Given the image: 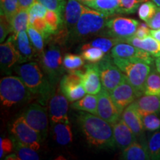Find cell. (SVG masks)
Here are the masks:
<instances>
[{
  "label": "cell",
  "mask_w": 160,
  "mask_h": 160,
  "mask_svg": "<svg viewBox=\"0 0 160 160\" xmlns=\"http://www.w3.org/2000/svg\"><path fill=\"white\" fill-rule=\"evenodd\" d=\"M111 56L113 58H123L132 61L143 62L150 65L154 63V57L151 53L127 42H120L115 45L111 51Z\"/></svg>",
  "instance_id": "cell-12"
},
{
  "label": "cell",
  "mask_w": 160,
  "mask_h": 160,
  "mask_svg": "<svg viewBox=\"0 0 160 160\" xmlns=\"http://www.w3.org/2000/svg\"><path fill=\"white\" fill-rule=\"evenodd\" d=\"M27 32L32 45H33V48L37 51L38 57H39L44 51V45H45L44 44V39H45L43 38L42 35L32 25H29Z\"/></svg>",
  "instance_id": "cell-36"
},
{
  "label": "cell",
  "mask_w": 160,
  "mask_h": 160,
  "mask_svg": "<svg viewBox=\"0 0 160 160\" xmlns=\"http://www.w3.org/2000/svg\"><path fill=\"white\" fill-rule=\"evenodd\" d=\"M32 94L19 77L7 76L0 81V100L2 105L10 108L28 102Z\"/></svg>",
  "instance_id": "cell-4"
},
{
  "label": "cell",
  "mask_w": 160,
  "mask_h": 160,
  "mask_svg": "<svg viewBox=\"0 0 160 160\" xmlns=\"http://www.w3.org/2000/svg\"><path fill=\"white\" fill-rule=\"evenodd\" d=\"M69 100L62 93L58 88L49 100L48 113L51 124L69 122L68 111L69 107Z\"/></svg>",
  "instance_id": "cell-13"
},
{
  "label": "cell",
  "mask_w": 160,
  "mask_h": 160,
  "mask_svg": "<svg viewBox=\"0 0 160 160\" xmlns=\"http://www.w3.org/2000/svg\"><path fill=\"white\" fill-rule=\"evenodd\" d=\"M45 19L53 32V35L57 33L65 26L63 16L51 10H48L45 16Z\"/></svg>",
  "instance_id": "cell-35"
},
{
  "label": "cell",
  "mask_w": 160,
  "mask_h": 160,
  "mask_svg": "<svg viewBox=\"0 0 160 160\" xmlns=\"http://www.w3.org/2000/svg\"><path fill=\"white\" fill-rule=\"evenodd\" d=\"M77 122L91 146L99 149H112L115 148L113 127L111 124L98 115L80 112Z\"/></svg>",
  "instance_id": "cell-1"
},
{
  "label": "cell",
  "mask_w": 160,
  "mask_h": 160,
  "mask_svg": "<svg viewBox=\"0 0 160 160\" xmlns=\"http://www.w3.org/2000/svg\"><path fill=\"white\" fill-rule=\"evenodd\" d=\"M82 57L73 53H66L63 57V65L68 73L81 70L85 65Z\"/></svg>",
  "instance_id": "cell-33"
},
{
  "label": "cell",
  "mask_w": 160,
  "mask_h": 160,
  "mask_svg": "<svg viewBox=\"0 0 160 160\" xmlns=\"http://www.w3.org/2000/svg\"><path fill=\"white\" fill-rule=\"evenodd\" d=\"M147 25L151 29L157 30L160 28V7H157L155 14L148 22Z\"/></svg>",
  "instance_id": "cell-46"
},
{
  "label": "cell",
  "mask_w": 160,
  "mask_h": 160,
  "mask_svg": "<svg viewBox=\"0 0 160 160\" xmlns=\"http://www.w3.org/2000/svg\"><path fill=\"white\" fill-rule=\"evenodd\" d=\"M139 25L137 20L118 17L108 19L106 23V28L100 37H109L122 40L133 37Z\"/></svg>",
  "instance_id": "cell-8"
},
{
  "label": "cell",
  "mask_w": 160,
  "mask_h": 160,
  "mask_svg": "<svg viewBox=\"0 0 160 160\" xmlns=\"http://www.w3.org/2000/svg\"><path fill=\"white\" fill-rule=\"evenodd\" d=\"M12 34L17 35L19 32L27 31L30 25L29 13L28 10L19 9L11 19Z\"/></svg>",
  "instance_id": "cell-28"
},
{
  "label": "cell",
  "mask_w": 160,
  "mask_h": 160,
  "mask_svg": "<svg viewBox=\"0 0 160 160\" xmlns=\"http://www.w3.org/2000/svg\"><path fill=\"white\" fill-rule=\"evenodd\" d=\"M98 116L113 125L122 117V113L113 103L108 91L105 88L97 94Z\"/></svg>",
  "instance_id": "cell-14"
},
{
  "label": "cell",
  "mask_w": 160,
  "mask_h": 160,
  "mask_svg": "<svg viewBox=\"0 0 160 160\" xmlns=\"http://www.w3.org/2000/svg\"><path fill=\"white\" fill-rule=\"evenodd\" d=\"M0 159H2L4 156L7 153H11L13 149V143L12 139H7V138H2L0 140Z\"/></svg>",
  "instance_id": "cell-44"
},
{
  "label": "cell",
  "mask_w": 160,
  "mask_h": 160,
  "mask_svg": "<svg viewBox=\"0 0 160 160\" xmlns=\"http://www.w3.org/2000/svg\"><path fill=\"white\" fill-rule=\"evenodd\" d=\"M120 42H123L122 40L117 39V38L109 37H99L92 40L90 42L87 43L88 45L92 47H96L101 49L105 53H108L112 48Z\"/></svg>",
  "instance_id": "cell-32"
},
{
  "label": "cell",
  "mask_w": 160,
  "mask_h": 160,
  "mask_svg": "<svg viewBox=\"0 0 160 160\" xmlns=\"http://www.w3.org/2000/svg\"><path fill=\"white\" fill-rule=\"evenodd\" d=\"M85 8V6L78 0H68L64 12V23L69 32L77 25Z\"/></svg>",
  "instance_id": "cell-22"
},
{
  "label": "cell",
  "mask_w": 160,
  "mask_h": 160,
  "mask_svg": "<svg viewBox=\"0 0 160 160\" xmlns=\"http://www.w3.org/2000/svg\"><path fill=\"white\" fill-rule=\"evenodd\" d=\"M38 1L45 6L48 10L57 12L64 17V12L66 6L65 0H38Z\"/></svg>",
  "instance_id": "cell-42"
},
{
  "label": "cell",
  "mask_w": 160,
  "mask_h": 160,
  "mask_svg": "<svg viewBox=\"0 0 160 160\" xmlns=\"http://www.w3.org/2000/svg\"><path fill=\"white\" fill-rule=\"evenodd\" d=\"M121 117L137 136L138 141L147 146V139L145 135L142 116L137 111L133 103H131L124 110Z\"/></svg>",
  "instance_id": "cell-16"
},
{
  "label": "cell",
  "mask_w": 160,
  "mask_h": 160,
  "mask_svg": "<svg viewBox=\"0 0 160 160\" xmlns=\"http://www.w3.org/2000/svg\"><path fill=\"white\" fill-rule=\"evenodd\" d=\"M148 0H119V14H131L138 11L140 5Z\"/></svg>",
  "instance_id": "cell-38"
},
{
  "label": "cell",
  "mask_w": 160,
  "mask_h": 160,
  "mask_svg": "<svg viewBox=\"0 0 160 160\" xmlns=\"http://www.w3.org/2000/svg\"><path fill=\"white\" fill-rule=\"evenodd\" d=\"M144 128L148 131H157L160 129V118L156 113L142 117Z\"/></svg>",
  "instance_id": "cell-41"
},
{
  "label": "cell",
  "mask_w": 160,
  "mask_h": 160,
  "mask_svg": "<svg viewBox=\"0 0 160 160\" xmlns=\"http://www.w3.org/2000/svg\"><path fill=\"white\" fill-rule=\"evenodd\" d=\"M109 17L100 12L85 8L82 15L74 28L69 32V39L72 41H80L93 36H101L106 28Z\"/></svg>",
  "instance_id": "cell-3"
},
{
  "label": "cell",
  "mask_w": 160,
  "mask_h": 160,
  "mask_svg": "<svg viewBox=\"0 0 160 160\" xmlns=\"http://www.w3.org/2000/svg\"><path fill=\"white\" fill-rule=\"evenodd\" d=\"M39 58L42 68L52 85L56 87L64 76L65 70L61 48L57 44H49Z\"/></svg>",
  "instance_id": "cell-6"
},
{
  "label": "cell",
  "mask_w": 160,
  "mask_h": 160,
  "mask_svg": "<svg viewBox=\"0 0 160 160\" xmlns=\"http://www.w3.org/2000/svg\"><path fill=\"white\" fill-rule=\"evenodd\" d=\"M110 95L121 113L128 106L139 97L137 91L128 80L113 89L110 93Z\"/></svg>",
  "instance_id": "cell-15"
},
{
  "label": "cell",
  "mask_w": 160,
  "mask_h": 160,
  "mask_svg": "<svg viewBox=\"0 0 160 160\" xmlns=\"http://www.w3.org/2000/svg\"><path fill=\"white\" fill-rule=\"evenodd\" d=\"M133 103L142 117L160 113V97L158 96L144 94L138 97Z\"/></svg>",
  "instance_id": "cell-21"
},
{
  "label": "cell",
  "mask_w": 160,
  "mask_h": 160,
  "mask_svg": "<svg viewBox=\"0 0 160 160\" xmlns=\"http://www.w3.org/2000/svg\"><path fill=\"white\" fill-rule=\"evenodd\" d=\"M121 159L125 160H148L151 159V158L147 146L137 141L123 150Z\"/></svg>",
  "instance_id": "cell-25"
},
{
  "label": "cell",
  "mask_w": 160,
  "mask_h": 160,
  "mask_svg": "<svg viewBox=\"0 0 160 160\" xmlns=\"http://www.w3.org/2000/svg\"><path fill=\"white\" fill-rule=\"evenodd\" d=\"M47 11V8L40 3L38 0H36L35 2L31 6L28 10L30 25H31L37 18H45Z\"/></svg>",
  "instance_id": "cell-40"
},
{
  "label": "cell",
  "mask_w": 160,
  "mask_h": 160,
  "mask_svg": "<svg viewBox=\"0 0 160 160\" xmlns=\"http://www.w3.org/2000/svg\"><path fill=\"white\" fill-rule=\"evenodd\" d=\"M147 149L151 159L160 160V131H156L149 136Z\"/></svg>",
  "instance_id": "cell-34"
},
{
  "label": "cell",
  "mask_w": 160,
  "mask_h": 160,
  "mask_svg": "<svg viewBox=\"0 0 160 160\" xmlns=\"http://www.w3.org/2000/svg\"><path fill=\"white\" fill-rule=\"evenodd\" d=\"M36 2V0H19V9L28 10V11L31 6Z\"/></svg>",
  "instance_id": "cell-47"
},
{
  "label": "cell",
  "mask_w": 160,
  "mask_h": 160,
  "mask_svg": "<svg viewBox=\"0 0 160 160\" xmlns=\"http://www.w3.org/2000/svg\"><path fill=\"white\" fill-rule=\"evenodd\" d=\"M11 132L13 137L25 145L35 151H39L43 139L39 133L31 128L22 116L15 120L11 126Z\"/></svg>",
  "instance_id": "cell-9"
},
{
  "label": "cell",
  "mask_w": 160,
  "mask_h": 160,
  "mask_svg": "<svg viewBox=\"0 0 160 160\" xmlns=\"http://www.w3.org/2000/svg\"><path fill=\"white\" fill-rule=\"evenodd\" d=\"M150 35H151L152 37H154L156 39H157L158 41L160 42V28L157 29V30L151 29V31H150Z\"/></svg>",
  "instance_id": "cell-48"
},
{
  "label": "cell",
  "mask_w": 160,
  "mask_h": 160,
  "mask_svg": "<svg viewBox=\"0 0 160 160\" xmlns=\"http://www.w3.org/2000/svg\"><path fill=\"white\" fill-rule=\"evenodd\" d=\"M97 65L99 68L102 88L109 93L120 84L128 80L122 71L113 62V57L111 54L105 56Z\"/></svg>",
  "instance_id": "cell-7"
},
{
  "label": "cell",
  "mask_w": 160,
  "mask_h": 160,
  "mask_svg": "<svg viewBox=\"0 0 160 160\" xmlns=\"http://www.w3.org/2000/svg\"><path fill=\"white\" fill-rule=\"evenodd\" d=\"M154 65H155V68L157 69V71L159 72V73L160 74V57L155 58Z\"/></svg>",
  "instance_id": "cell-49"
},
{
  "label": "cell",
  "mask_w": 160,
  "mask_h": 160,
  "mask_svg": "<svg viewBox=\"0 0 160 160\" xmlns=\"http://www.w3.org/2000/svg\"><path fill=\"white\" fill-rule=\"evenodd\" d=\"M113 61L127 77L128 81L134 88L139 97L143 95L146 79L151 71V65L139 61L113 58Z\"/></svg>",
  "instance_id": "cell-5"
},
{
  "label": "cell",
  "mask_w": 160,
  "mask_h": 160,
  "mask_svg": "<svg viewBox=\"0 0 160 160\" xmlns=\"http://www.w3.org/2000/svg\"><path fill=\"white\" fill-rule=\"evenodd\" d=\"M149 28H150L147 25V23H139V27H138L137 31H136L134 34V37L139 38L140 39H145V37H147L148 36L150 35L151 30Z\"/></svg>",
  "instance_id": "cell-45"
},
{
  "label": "cell",
  "mask_w": 160,
  "mask_h": 160,
  "mask_svg": "<svg viewBox=\"0 0 160 160\" xmlns=\"http://www.w3.org/2000/svg\"><path fill=\"white\" fill-rule=\"evenodd\" d=\"M157 7L158 6L152 1H146L142 3L138 9L139 19L147 23L155 14Z\"/></svg>",
  "instance_id": "cell-37"
},
{
  "label": "cell",
  "mask_w": 160,
  "mask_h": 160,
  "mask_svg": "<svg viewBox=\"0 0 160 160\" xmlns=\"http://www.w3.org/2000/svg\"><path fill=\"white\" fill-rule=\"evenodd\" d=\"M82 83L86 93L97 95L101 91L102 82L97 64H88L85 66V71L82 74Z\"/></svg>",
  "instance_id": "cell-20"
},
{
  "label": "cell",
  "mask_w": 160,
  "mask_h": 160,
  "mask_svg": "<svg viewBox=\"0 0 160 160\" xmlns=\"http://www.w3.org/2000/svg\"><path fill=\"white\" fill-rule=\"evenodd\" d=\"M153 2H154L158 7H160V0H151Z\"/></svg>",
  "instance_id": "cell-52"
},
{
  "label": "cell",
  "mask_w": 160,
  "mask_h": 160,
  "mask_svg": "<svg viewBox=\"0 0 160 160\" xmlns=\"http://www.w3.org/2000/svg\"><path fill=\"white\" fill-rule=\"evenodd\" d=\"M84 72L81 70L65 74L59 82V89L70 102L77 101L85 97L86 91L82 79Z\"/></svg>",
  "instance_id": "cell-10"
},
{
  "label": "cell",
  "mask_w": 160,
  "mask_h": 160,
  "mask_svg": "<svg viewBox=\"0 0 160 160\" xmlns=\"http://www.w3.org/2000/svg\"><path fill=\"white\" fill-rule=\"evenodd\" d=\"M14 68L18 77L21 78L29 91L39 97L40 104L44 106L47 105L56 91V87L50 82L40 64L28 62L19 64Z\"/></svg>",
  "instance_id": "cell-2"
},
{
  "label": "cell",
  "mask_w": 160,
  "mask_h": 160,
  "mask_svg": "<svg viewBox=\"0 0 160 160\" xmlns=\"http://www.w3.org/2000/svg\"><path fill=\"white\" fill-rule=\"evenodd\" d=\"M125 42L131 44L139 48L148 52L154 58L160 57V42L151 35L148 36L143 39H140L133 36L126 39Z\"/></svg>",
  "instance_id": "cell-23"
},
{
  "label": "cell",
  "mask_w": 160,
  "mask_h": 160,
  "mask_svg": "<svg viewBox=\"0 0 160 160\" xmlns=\"http://www.w3.org/2000/svg\"><path fill=\"white\" fill-rule=\"evenodd\" d=\"M78 1L80 2L85 4H85H87L88 2H90L93 1V0H78Z\"/></svg>",
  "instance_id": "cell-51"
},
{
  "label": "cell",
  "mask_w": 160,
  "mask_h": 160,
  "mask_svg": "<svg viewBox=\"0 0 160 160\" xmlns=\"http://www.w3.org/2000/svg\"><path fill=\"white\" fill-rule=\"evenodd\" d=\"M53 133L55 141L59 145H68L72 142L73 133L70 122H61L53 124Z\"/></svg>",
  "instance_id": "cell-24"
},
{
  "label": "cell",
  "mask_w": 160,
  "mask_h": 160,
  "mask_svg": "<svg viewBox=\"0 0 160 160\" xmlns=\"http://www.w3.org/2000/svg\"><path fill=\"white\" fill-rule=\"evenodd\" d=\"M113 131L115 147L122 151L127 148L131 144L138 141L137 136L134 134L129 126L125 122L122 117L115 124L112 125Z\"/></svg>",
  "instance_id": "cell-18"
},
{
  "label": "cell",
  "mask_w": 160,
  "mask_h": 160,
  "mask_svg": "<svg viewBox=\"0 0 160 160\" xmlns=\"http://www.w3.org/2000/svg\"><path fill=\"white\" fill-rule=\"evenodd\" d=\"M6 160H19V157L16 153H11V154L8 155L7 157L5 158Z\"/></svg>",
  "instance_id": "cell-50"
},
{
  "label": "cell",
  "mask_w": 160,
  "mask_h": 160,
  "mask_svg": "<svg viewBox=\"0 0 160 160\" xmlns=\"http://www.w3.org/2000/svg\"><path fill=\"white\" fill-rule=\"evenodd\" d=\"M22 117L27 123L41 134L43 140L48 134V115L42 104H32L24 112Z\"/></svg>",
  "instance_id": "cell-11"
},
{
  "label": "cell",
  "mask_w": 160,
  "mask_h": 160,
  "mask_svg": "<svg viewBox=\"0 0 160 160\" xmlns=\"http://www.w3.org/2000/svg\"><path fill=\"white\" fill-rule=\"evenodd\" d=\"M11 38L19 54V64L28 62L31 61L34 57H38L37 51L32 45L26 31L19 32L17 35L12 34Z\"/></svg>",
  "instance_id": "cell-17"
},
{
  "label": "cell",
  "mask_w": 160,
  "mask_h": 160,
  "mask_svg": "<svg viewBox=\"0 0 160 160\" xmlns=\"http://www.w3.org/2000/svg\"><path fill=\"white\" fill-rule=\"evenodd\" d=\"M12 141L13 143V149L15 153L19 157V160H39V156L37 151L25 145V144L12 136Z\"/></svg>",
  "instance_id": "cell-29"
},
{
  "label": "cell",
  "mask_w": 160,
  "mask_h": 160,
  "mask_svg": "<svg viewBox=\"0 0 160 160\" xmlns=\"http://www.w3.org/2000/svg\"><path fill=\"white\" fill-rule=\"evenodd\" d=\"M81 56L86 62L90 64H97L105 57V53L101 49L96 47H92L87 43L80 48Z\"/></svg>",
  "instance_id": "cell-31"
},
{
  "label": "cell",
  "mask_w": 160,
  "mask_h": 160,
  "mask_svg": "<svg viewBox=\"0 0 160 160\" xmlns=\"http://www.w3.org/2000/svg\"><path fill=\"white\" fill-rule=\"evenodd\" d=\"M9 33H12L11 21L1 13V22H0V42L2 43L5 42L6 37Z\"/></svg>",
  "instance_id": "cell-43"
},
{
  "label": "cell",
  "mask_w": 160,
  "mask_h": 160,
  "mask_svg": "<svg viewBox=\"0 0 160 160\" xmlns=\"http://www.w3.org/2000/svg\"><path fill=\"white\" fill-rule=\"evenodd\" d=\"M19 10V0H1V13L10 21Z\"/></svg>",
  "instance_id": "cell-39"
},
{
  "label": "cell",
  "mask_w": 160,
  "mask_h": 160,
  "mask_svg": "<svg viewBox=\"0 0 160 160\" xmlns=\"http://www.w3.org/2000/svg\"><path fill=\"white\" fill-rule=\"evenodd\" d=\"M85 5L108 17L119 14V0H93Z\"/></svg>",
  "instance_id": "cell-26"
},
{
  "label": "cell",
  "mask_w": 160,
  "mask_h": 160,
  "mask_svg": "<svg viewBox=\"0 0 160 160\" xmlns=\"http://www.w3.org/2000/svg\"><path fill=\"white\" fill-rule=\"evenodd\" d=\"M144 94L160 97V74L156 68L151 69L146 79Z\"/></svg>",
  "instance_id": "cell-30"
},
{
  "label": "cell",
  "mask_w": 160,
  "mask_h": 160,
  "mask_svg": "<svg viewBox=\"0 0 160 160\" xmlns=\"http://www.w3.org/2000/svg\"><path fill=\"white\" fill-rule=\"evenodd\" d=\"M19 54L10 37L0 45V65L2 71L9 73L16 64L19 63Z\"/></svg>",
  "instance_id": "cell-19"
},
{
  "label": "cell",
  "mask_w": 160,
  "mask_h": 160,
  "mask_svg": "<svg viewBox=\"0 0 160 160\" xmlns=\"http://www.w3.org/2000/svg\"><path fill=\"white\" fill-rule=\"evenodd\" d=\"M71 108L80 111H85L92 114L98 115V98L94 94L85 95L77 101L73 102Z\"/></svg>",
  "instance_id": "cell-27"
}]
</instances>
